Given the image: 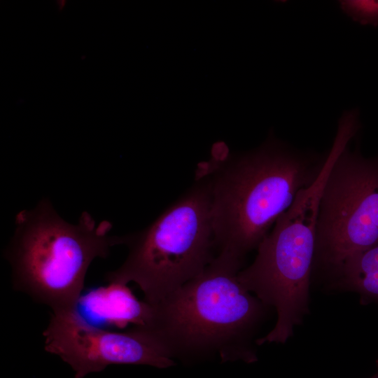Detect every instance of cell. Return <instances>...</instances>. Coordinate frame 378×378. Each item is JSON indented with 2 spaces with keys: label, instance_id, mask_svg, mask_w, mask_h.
Listing matches in <instances>:
<instances>
[{
  "label": "cell",
  "instance_id": "1",
  "mask_svg": "<svg viewBox=\"0 0 378 378\" xmlns=\"http://www.w3.org/2000/svg\"><path fill=\"white\" fill-rule=\"evenodd\" d=\"M328 152L301 150L269 137L237 158L202 162L211 189L215 248L241 260L257 248L298 192L320 176Z\"/></svg>",
  "mask_w": 378,
  "mask_h": 378
},
{
  "label": "cell",
  "instance_id": "2",
  "mask_svg": "<svg viewBox=\"0 0 378 378\" xmlns=\"http://www.w3.org/2000/svg\"><path fill=\"white\" fill-rule=\"evenodd\" d=\"M243 260L220 253L197 276L150 307L144 326L173 358L218 355L223 361L257 360L254 337L268 307L240 283Z\"/></svg>",
  "mask_w": 378,
  "mask_h": 378
},
{
  "label": "cell",
  "instance_id": "3",
  "mask_svg": "<svg viewBox=\"0 0 378 378\" xmlns=\"http://www.w3.org/2000/svg\"><path fill=\"white\" fill-rule=\"evenodd\" d=\"M111 223L83 212L76 224L62 218L48 200L15 217L5 255L14 288L59 313L76 310L85 277L97 258L108 256L123 236L110 235Z\"/></svg>",
  "mask_w": 378,
  "mask_h": 378
},
{
  "label": "cell",
  "instance_id": "4",
  "mask_svg": "<svg viewBox=\"0 0 378 378\" xmlns=\"http://www.w3.org/2000/svg\"><path fill=\"white\" fill-rule=\"evenodd\" d=\"M123 237L128 255L105 279L114 286L136 284L144 301L154 305L200 274L216 257L208 176L199 174L196 183L150 225Z\"/></svg>",
  "mask_w": 378,
  "mask_h": 378
},
{
  "label": "cell",
  "instance_id": "5",
  "mask_svg": "<svg viewBox=\"0 0 378 378\" xmlns=\"http://www.w3.org/2000/svg\"><path fill=\"white\" fill-rule=\"evenodd\" d=\"M333 155L328 153L320 176L298 192L257 248L254 261L238 274L245 288L277 315L274 327L257 339V345L284 344L309 313L319 200Z\"/></svg>",
  "mask_w": 378,
  "mask_h": 378
},
{
  "label": "cell",
  "instance_id": "6",
  "mask_svg": "<svg viewBox=\"0 0 378 378\" xmlns=\"http://www.w3.org/2000/svg\"><path fill=\"white\" fill-rule=\"evenodd\" d=\"M360 127L354 111L339 120L320 196L314 267L331 276L348 258L378 243V156L365 158L348 146Z\"/></svg>",
  "mask_w": 378,
  "mask_h": 378
},
{
  "label": "cell",
  "instance_id": "7",
  "mask_svg": "<svg viewBox=\"0 0 378 378\" xmlns=\"http://www.w3.org/2000/svg\"><path fill=\"white\" fill-rule=\"evenodd\" d=\"M45 349L71 366L74 378L104 370L111 365H175L161 341L145 326L114 332L87 323L76 310L52 313L43 332Z\"/></svg>",
  "mask_w": 378,
  "mask_h": 378
},
{
  "label": "cell",
  "instance_id": "8",
  "mask_svg": "<svg viewBox=\"0 0 378 378\" xmlns=\"http://www.w3.org/2000/svg\"><path fill=\"white\" fill-rule=\"evenodd\" d=\"M332 278V288L358 294L363 304H378V243L348 258Z\"/></svg>",
  "mask_w": 378,
  "mask_h": 378
},
{
  "label": "cell",
  "instance_id": "9",
  "mask_svg": "<svg viewBox=\"0 0 378 378\" xmlns=\"http://www.w3.org/2000/svg\"><path fill=\"white\" fill-rule=\"evenodd\" d=\"M342 10L353 20L361 24L378 26V1L342 0Z\"/></svg>",
  "mask_w": 378,
  "mask_h": 378
},
{
  "label": "cell",
  "instance_id": "10",
  "mask_svg": "<svg viewBox=\"0 0 378 378\" xmlns=\"http://www.w3.org/2000/svg\"><path fill=\"white\" fill-rule=\"evenodd\" d=\"M66 4V1L62 0V1H57L56 3L57 8L59 9V10H63Z\"/></svg>",
  "mask_w": 378,
  "mask_h": 378
},
{
  "label": "cell",
  "instance_id": "11",
  "mask_svg": "<svg viewBox=\"0 0 378 378\" xmlns=\"http://www.w3.org/2000/svg\"><path fill=\"white\" fill-rule=\"evenodd\" d=\"M377 372H375V374L372 376L370 378H378V360H377Z\"/></svg>",
  "mask_w": 378,
  "mask_h": 378
}]
</instances>
